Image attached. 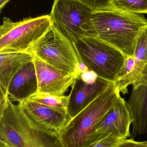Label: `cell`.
Listing matches in <instances>:
<instances>
[{
  "instance_id": "cell-1",
  "label": "cell",
  "mask_w": 147,
  "mask_h": 147,
  "mask_svg": "<svg viewBox=\"0 0 147 147\" xmlns=\"http://www.w3.org/2000/svg\"><path fill=\"white\" fill-rule=\"evenodd\" d=\"M91 37L120 51L125 57L133 56L138 38L147 29V20L140 14L111 8L93 10Z\"/></svg>"
},
{
  "instance_id": "cell-2",
  "label": "cell",
  "mask_w": 147,
  "mask_h": 147,
  "mask_svg": "<svg viewBox=\"0 0 147 147\" xmlns=\"http://www.w3.org/2000/svg\"><path fill=\"white\" fill-rule=\"evenodd\" d=\"M0 147H63L59 136L30 123L9 98L0 106Z\"/></svg>"
},
{
  "instance_id": "cell-3",
  "label": "cell",
  "mask_w": 147,
  "mask_h": 147,
  "mask_svg": "<svg viewBox=\"0 0 147 147\" xmlns=\"http://www.w3.org/2000/svg\"><path fill=\"white\" fill-rule=\"evenodd\" d=\"M114 82L69 121L59 136L63 147H84L121 96Z\"/></svg>"
},
{
  "instance_id": "cell-4",
  "label": "cell",
  "mask_w": 147,
  "mask_h": 147,
  "mask_svg": "<svg viewBox=\"0 0 147 147\" xmlns=\"http://www.w3.org/2000/svg\"><path fill=\"white\" fill-rule=\"evenodd\" d=\"M53 26L49 15L14 22L4 17L0 26V53H31L37 42Z\"/></svg>"
},
{
  "instance_id": "cell-5",
  "label": "cell",
  "mask_w": 147,
  "mask_h": 147,
  "mask_svg": "<svg viewBox=\"0 0 147 147\" xmlns=\"http://www.w3.org/2000/svg\"><path fill=\"white\" fill-rule=\"evenodd\" d=\"M81 62L98 78L114 82L125 57L119 50L93 37L84 36L73 43Z\"/></svg>"
},
{
  "instance_id": "cell-6",
  "label": "cell",
  "mask_w": 147,
  "mask_h": 147,
  "mask_svg": "<svg viewBox=\"0 0 147 147\" xmlns=\"http://www.w3.org/2000/svg\"><path fill=\"white\" fill-rule=\"evenodd\" d=\"M33 53L39 59L77 78L89 71L79 59L73 43L53 26L37 42Z\"/></svg>"
},
{
  "instance_id": "cell-7",
  "label": "cell",
  "mask_w": 147,
  "mask_h": 147,
  "mask_svg": "<svg viewBox=\"0 0 147 147\" xmlns=\"http://www.w3.org/2000/svg\"><path fill=\"white\" fill-rule=\"evenodd\" d=\"M93 10L78 0H54L49 15L53 26L72 43L93 31Z\"/></svg>"
},
{
  "instance_id": "cell-8",
  "label": "cell",
  "mask_w": 147,
  "mask_h": 147,
  "mask_svg": "<svg viewBox=\"0 0 147 147\" xmlns=\"http://www.w3.org/2000/svg\"><path fill=\"white\" fill-rule=\"evenodd\" d=\"M18 105L33 126L59 136L71 119L68 112L28 99L19 103Z\"/></svg>"
},
{
  "instance_id": "cell-9",
  "label": "cell",
  "mask_w": 147,
  "mask_h": 147,
  "mask_svg": "<svg viewBox=\"0 0 147 147\" xmlns=\"http://www.w3.org/2000/svg\"><path fill=\"white\" fill-rule=\"evenodd\" d=\"M34 63L38 83V92L55 96H64L77 77L59 69L35 56Z\"/></svg>"
},
{
  "instance_id": "cell-10",
  "label": "cell",
  "mask_w": 147,
  "mask_h": 147,
  "mask_svg": "<svg viewBox=\"0 0 147 147\" xmlns=\"http://www.w3.org/2000/svg\"><path fill=\"white\" fill-rule=\"evenodd\" d=\"M127 105L133 120L131 139L147 133V65L140 77L132 85Z\"/></svg>"
},
{
  "instance_id": "cell-11",
  "label": "cell",
  "mask_w": 147,
  "mask_h": 147,
  "mask_svg": "<svg viewBox=\"0 0 147 147\" xmlns=\"http://www.w3.org/2000/svg\"><path fill=\"white\" fill-rule=\"evenodd\" d=\"M110 82L98 78L95 82H86L81 76L77 78L68 96L67 111L71 118L76 116L99 95Z\"/></svg>"
},
{
  "instance_id": "cell-12",
  "label": "cell",
  "mask_w": 147,
  "mask_h": 147,
  "mask_svg": "<svg viewBox=\"0 0 147 147\" xmlns=\"http://www.w3.org/2000/svg\"><path fill=\"white\" fill-rule=\"evenodd\" d=\"M132 123L133 120L127 102L121 96L101 122L96 133L112 134L126 140L131 136L130 127Z\"/></svg>"
},
{
  "instance_id": "cell-13",
  "label": "cell",
  "mask_w": 147,
  "mask_h": 147,
  "mask_svg": "<svg viewBox=\"0 0 147 147\" xmlns=\"http://www.w3.org/2000/svg\"><path fill=\"white\" fill-rule=\"evenodd\" d=\"M38 92V83L33 61L25 64L15 74L8 88L9 98L19 103L28 100Z\"/></svg>"
},
{
  "instance_id": "cell-14",
  "label": "cell",
  "mask_w": 147,
  "mask_h": 147,
  "mask_svg": "<svg viewBox=\"0 0 147 147\" xmlns=\"http://www.w3.org/2000/svg\"><path fill=\"white\" fill-rule=\"evenodd\" d=\"M34 57L31 53H0L1 96L8 97V88L12 79L25 64L33 61Z\"/></svg>"
},
{
  "instance_id": "cell-15",
  "label": "cell",
  "mask_w": 147,
  "mask_h": 147,
  "mask_svg": "<svg viewBox=\"0 0 147 147\" xmlns=\"http://www.w3.org/2000/svg\"><path fill=\"white\" fill-rule=\"evenodd\" d=\"M135 63L131 73L121 80L114 82L123 95L128 93V87L142 75L147 65V29L138 38L134 53Z\"/></svg>"
},
{
  "instance_id": "cell-16",
  "label": "cell",
  "mask_w": 147,
  "mask_h": 147,
  "mask_svg": "<svg viewBox=\"0 0 147 147\" xmlns=\"http://www.w3.org/2000/svg\"><path fill=\"white\" fill-rule=\"evenodd\" d=\"M28 100L59 110L68 112V96L64 95L59 96L38 92L32 96Z\"/></svg>"
},
{
  "instance_id": "cell-17",
  "label": "cell",
  "mask_w": 147,
  "mask_h": 147,
  "mask_svg": "<svg viewBox=\"0 0 147 147\" xmlns=\"http://www.w3.org/2000/svg\"><path fill=\"white\" fill-rule=\"evenodd\" d=\"M112 7L137 14H147V0H112Z\"/></svg>"
},
{
  "instance_id": "cell-18",
  "label": "cell",
  "mask_w": 147,
  "mask_h": 147,
  "mask_svg": "<svg viewBox=\"0 0 147 147\" xmlns=\"http://www.w3.org/2000/svg\"><path fill=\"white\" fill-rule=\"evenodd\" d=\"M124 140L113 135L96 133L84 147H117Z\"/></svg>"
},
{
  "instance_id": "cell-19",
  "label": "cell",
  "mask_w": 147,
  "mask_h": 147,
  "mask_svg": "<svg viewBox=\"0 0 147 147\" xmlns=\"http://www.w3.org/2000/svg\"><path fill=\"white\" fill-rule=\"evenodd\" d=\"M93 10H103L112 8V0H78Z\"/></svg>"
},
{
  "instance_id": "cell-20",
  "label": "cell",
  "mask_w": 147,
  "mask_h": 147,
  "mask_svg": "<svg viewBox=\"0 0 147 147\" xmlns=\"http://www.w3.org/2000/svg\"><path fill=\"white\" fill-rule=\"evenodd\" d=\"M135 63L134 55L127 57L125 58V61L121 68L120 71L117 74L115 80L114 82L121 80L124 77L131 73Z\"/></svg>"
},
{
  "instance_id": "cell-21",
  "label": "cell",
  "mask_w": 147,
  "mask_h": 147,
  "mask_svg": "<svg viewBox=\"0 0 147 147\" xmlns=\"http://www.w3.org/2000/svg\"><path fill=\"white\" fill-rule=\"evenodd\" d=\"M117 147H147L146 142H136L133 139L124 140Z\"/></svg>"
},
{
  "instance_id": "cell-22",
  "label": "cell",
  "mask_w": 147,
  "mask_h": 147,
  "mask_svg": "<svg viewBox=\"0 0 147 147\" xmlns=\"http://www.w3.org/2000/svg\"><path fill=\"white\" fill-rule=\"evenodd\" d=\"M10 0H0V11L1 12L3 8L9 1Z\"/></svg>"
},
{
  "instance_id": "cell-23",
  "label": "cell",
  "mask_w": 147,
  "mask_h": 147,
  "mask_svg": "<svg viewBox=\"0 0 147 147\" xmlns=\"http://www.w3.org/2000/svg\"><path fill=\"white\" fill-rule=\"evenodd\" d=\"M145 142H146V143H147V141H145Z\"/></svg>"
}]
</instances>
